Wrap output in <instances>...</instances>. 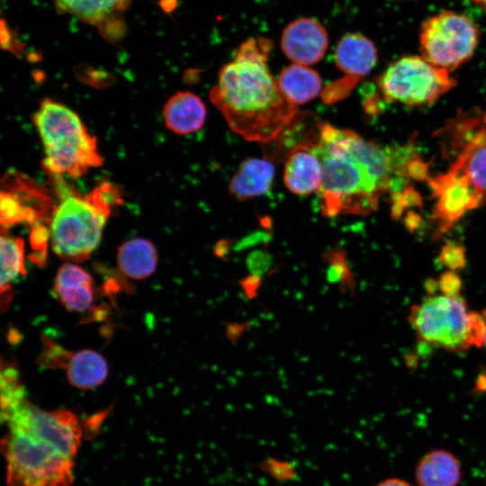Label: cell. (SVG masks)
<instances>
[{
    "instance_id": "83f0119b",
    "label": "cell",
    "mask_w": 486,
    "mask_h": 486,
    "mask_svg": "<svg viewBox=\"0 0 486 486\" xmlns=\"http://www.w3.org/2000/svg\"><path fill=\"white\" fill-rule=\"evenodd\" d=\"M440 294L454 297L461 295L463 281L461 276L453 270L444 272L436 280Z\"/></svg>"
},
{
    "instance_id": "cb8c5ba5",
    "label": "cell",
    "mask_w": 486,
    "mask_h": 486,
    "mask_svg": "<svg viewBox=\"0 0 486 486\" xmlns=\"http://www.w3.org/2000/svg\"><path fill=\"white\" fill-rule=\"evenodd\" d=\"M322 257L328 263L327 280L330 284H339L342 292L354 294L356 287V278L348 265L346 250L337 245L324 251Z\"/></svg>"
},
{
    "instance_id": "e0dca14e",
    "label": "cell",
    "mask_w": 486,
    "mask_h": 486,
    "mask_svg": "<svg viewBox=\"0 0 486 486\" xmlns=\"http://www.w3.org/2000/svg\"><path fill=\"white\" fill-rule=\"evenodd\" d=\"M276 81L282 93L295 105L313 100L322 86L317 71L296 63L284 68Z\"/></svg>"
},
{
    "instance_id": "484cf974",
    "label": "cell",
    "mask_w": 486,
    "mask_h": 486,
    "mask_svg": "<svg viewBox=\"0 0 486 486\" xmlns=\"http://www.w3.org/2000/svg\"><path fill=\"white\" fill-rule=\"evenodd\" d=\"M438 261L448 270L456 271L466 265L465 248L463 244L448 240L442 247Z\"/></svg>"
},
{
    "instance_id": "836d02e7",
    "label": "cell",
    "mask_w": 486,
    "mask_h": 486,
    "mask_svg": "<svg viewBox=\"0 0 486 486\" xmlns=\"http://www.w3.org/2000/svg\"><path fill=\"white\" fill-rule=\"evenodd\" d=\"M248 327V323H229L226 325V336L229 338V340L232 344H236V342L241 338L243 333L246 331V329Z\"/></svg>"
},
{
    "instance_id": "44dd1931",
    "label": "cell",
    "mask_w": 486,
    "mask_h": 486,
    "mask_svg": "<svg viewBox=\"0 0 486 486\" xmlns=\"http://www.w3.org/2000/svg\"><path fill=\"white\" fill-rule=\"evenodd\" d=\"M460 480L457 460L449 453L436 450L418 464L417 481L420 486H454Z\"/></svg>"
},
{
    "instance_id": "f35d334b",
    "label": "cell",
    "mask_w": 486,
    "mask_h": 486,
    "mask_svg": "<svg viewBox=\"0 0 486 486\" xmlns=\"http://www.w3.org/2000/svg\"><path fill=\"white\" fill-rule=\"evenodd\" d=\"M477 4L481 5L486 11V0H472Z\"/></svg>"
},
{
    "instance_id": "4dcf8cb0",
    "label": "cell",
    "mask_w": 486,
    "mask_h": 486,
    "mask_svg": "<svg viewBox=\"0 0 486 486\" xmlns=\"http://www.w3.org/2000/svg\"><path fill=\"white\" fill-rule=\"evenodd\" d=\"M238 284L247 299L253 300L258 294L262 284V276L260 274H250L239 280Z\"/></svg>"
},
{
    "instance_id": "d6986e66",
    "label": "cell",
    "mask_w": 486,
    "mask_h": 486,
    "mask_svg": "<svg viewBox=\"0 0 486 486\" xmlns=\"http://www.w3.org/2000/svg\"><path fill=\"white\" fill-rule=\"evenodd\" d=\"M66 369L70 384L82 390L99 386L108 374V366L104 356L90 349L71 354Z\"/></svg>"
},
{
    "instance_id": "2e32d148",
    "label": "cell",
    "mask_w": 486,
    "mask_h": 486,
    "mask_svg": "<svg viewBox=\"0 0 486 486\" xmlns=\"http://www.w3.org/2000/svg\"><path fill=\"white\" fill-rule=\"evenodd\" d=\"M206 113L205 104L201 98L187 91L176 93L163 109L166 128L180 135L199 130L205 122Z\"/></svg>"
},
{
    "instance_id": "5b68a950",
    "label": "cell",
    "mask_w": 486,
    "mask_h": 486,
    "mask_svg": "<svg viewBox=\"0 0 486 486\" xmlns=\"http://www.w3.org/2000/svg\"><path fill=\"white\" fill-rule=\"evenodd\" d=\"M9 486H70L73 460L51 444L25 431L8 428L2 439Z\"/></svg>"
},
{
    "instance_id": "d6a6232c",
    "label": "cell",
    "mask_w": 486,
    "mask_h": 486,
    "mask_svg": "<svg viewBox=\"0 0 486 486\" xmlns=\"http://www.w3.org/2000/svg\"><path fill=\"white\" fill-rule=\"evenodd\" d=\"M268 256L262 252H256L248 258V266L251 269V274H260L269 266Z\"/></svg>"
},
{
    "instance_id": "8992f818",
    "label": "cell",
    "mask_w": 486,
    "mask_h": 486,
    "mask_svg": "<svg viewBox=\"0 0 486 486\" xmlns=\"http://www.w3.org/2000/svg\"><path fill=\"white\" fill-rule=\"evenodd\" d=\"M470 318L471 311L461 295L432 294L410 307L408 321L418 340L459 352L471 347Z\"/></svg>"
},
{
    "instance_id": "9c48e42d",
    "label": "cell",
    "mask_w": 486,
    "mask_h": 486,
    "mask_svg": "<svg viewBox=\"0 0 486 486\" xmlns=\"http://www.w3.org/2000/svg\"><path fill=\"white\" fill-rule=\"evenodd\" d=\"M2 418L8 428L30 433L58 449L74 460L80 445L82 431L75 414L66 410L46 411L24 397L2 407Z\"/></svg>"
},
{
    "instance_id": "ba28073f",
    "label": "cell",
    "mask_w": 486,
    "mask_h": 486,
    "mask_svg": "<svg viewBox=\"0 0 486 486\" xmlns=\"http://www.w3.org/2000/svg\"><path fill=\"white\" fill-rule=\"evenodd\" d=\"M454 84L448 71L416 56H405L392 62L377 81L385 101L410 106L433 104Z\"/></svg>"
},
{
    "instance_id": "52a82bcc",
    "label": "cell",
    "mask_w": 486,
    "mask_h": 486,
    "mask_svg": "<svg viewBox=\"0 0 486 486\" xmlns=\"http://www.w3.org/2000/svg\"><path fill=\"white\" fill-rule=\"evenodd\" d=\"M480 38L477 25L466 15L443 11L428 18L419 32L422 58L450 72L468 61Z\"/></svg>"
},
{
    "instance_id": "30bf717a",
    "label": "cell",
    "mask_w": 486,
    "mask_h": 486,
    "mask_svg": "<svg viewBox=\"0 0 486 486\" xmlns=\"http://www.w3.org/2000/svg\"><path fill=\"white\" fill-rule=\"evenodd\" d=\"M427 180L433 197L436 199L432 212V219L438 221L435 232L436 238L454 227L466 211L486 202L466 177L451 168Z\"/></svg>"
},
{
    "instance_id": "4fadbf2b",
    "label": "cell",
    "mask_w": 486,
    "mask_h": 486,
    "mask_svg": "<svg viewBox=\"0 0 486 486\" xmlns=\"http://www.w3.org/2000/svg\"><path fill=\"white\" fill-rule=\"evenodd\" d=\"M335 62L346 76L360 80L375 66L377 49L365 36L360 33H347L336 46Z\"/></svg>"
},
{
    "instance_id": "5bb4252c",
    "label": "cell",
    "mask_w": 486,
    "mask_h": 486,
    "mask_svg": "<svg viewBox=\"0 0 486 486\" xmlns=\"http://www.w3.org/2000/svg\"><path fill=\"white\" fill-rule=\"evenodd\" d=\"M274 163L264 158H248L238 166L229 184L231 197L247 201L268 193L274 178Z\"/></svg>"
},
{
    "instance_id": "f1b7e54d",
    "label": "cell",
    "mask_w": 486,
    "mask_h": 486,
    "mask_svg": "<svg viewBox=\"0 0 486 486\" xmlns=\"http://www.w3.org/2000/svg\"><path fill=\"white\" fill-rule=\"evenodd\" d=\"M119 14L112 15L104 22L98 27L104 37L112 40H118L122 37L126 32V26L122 19L118 17Z\"/></svg>"
},
{
    "instance_id": "ab89813d",
    "label": "cell",
    "mask_w": 486,
    "mask_h": 486,
    "mask_svg": "<svg viewBox=\"0 0 486 486\" xmlns=\"http://www.w3.org/2000/svg\"><path fill=\"white\" fill-rule=\"evenodd\" d=\"M484 345L486 346V337H485V341H484Z\"/></svg>"
},
{
    "instance_id": "8fae6325",
    "label": "cell",
    "mask_w": 486,
    "mask_h": 486,
    "mask_svg": "<svg viewBox=\"0 0 486 486\" xmlns=\"http://www.w3.org/2000/svg\"><path fill=\"white\" fill-rule=\"evenodd\" d=\"M328 46L325 27L310 17L293 20L284 29L281 49L293 63L309 66L324 57Z\"/></svg>"
},
{
    "instance_id": "3957f363",
    "label": "cell",
    "mask_w": 486,
    "mask_h": 486,
    "mask_svg": "<svg viewBox=\"0 0 486 486\" xmlns=\"http://www.w3.org/2000/svg\"><path fill=\"white\" fill-rule=\"evenodd\" d=\"M33 121L44 148V165L50 172L78 177L102 164L94 137L68 107L45 99Z\"/></svg>"
},
{
    "instance_id": "603a6c76",
    "label": "cell",
    "mask_w": 486,
    "mask_h": 486,
    "mask_svg": "<svg viewBox=\"0 0 486 486\" xmlns=\"http://www.w3.org/2000/svg\"><path fill=\"white\" fill-rule=\"evenodd\" d=\"M23 241L8 233L1 235V292H8L11 283L24 274Z\"/></svg>"
},
{
    "instance_id": "e575fe53",
    "label": "cell",
    "mask_w": 486,
    "mask_h": 486,
    "mask_svg": "<svg viewBox=\"0 0 486 486\" xmlns=\"http://www.w3.org/2000/svg\"><path fill=\"white\" fill-rule=\"evenodd\" d=\"M230 248L231 241L230 239L223 238L214 244L212 250L216 257L222 260H227V256L230 252Z\"/></svg>"
},
{
    "instance_id": "74e56055",
    "label": "cell",
    "mask_w": 486,
    "mask_h": 486,
    "mask_svg": "<svg viewBox=\"0 0 486 486\" xmlns=\"http://www.w3.org/2000/svg\"><path fill=\"white\" fill-rule=\"evenodd\" d=\"M377 486H410V485L399 479H389V480L382 482Z\"/></svg>"
},
{
    "instance_id": "8d00e7d4",
    "label": "cell",
    "mask_w": 486,
    "mask_h": 486,
    "mask_svg": "<svg viewBox=\"0 0 486 486\" xmlns=\"http://www.w3.org/2000/svg\"><path fill=\"white\" fill-rule=\"evenodd\" d=\"M177 4V0H160L159 5L165 13L172 12Z\"/></svg>"
},
{
    "instance_id": "d4e9b609",
    "label": "cell",
    "mask_w": 486,
    "mask_h": 486,
    "mask_svg": "<svg viewBox=\"0 0 486 486\" xmlns=\"http://www.w3.org/2000/svg\"><path fill=\"white\" fill-rule=\"evenodd\" d=\"M36 212L32 208L22 205L14 194L10 193L1 194V223L3 227L22 222L33 221Z\"/></svg>"
},
{
    "instance_id": "7c38bea8",
    "label": "cell",
    "mask_w": 486,
    "mask_h": 486,
    "mask_svg": "<svg viewBox=\"0 0 486 486\" xmlns=\"http://www.w3.org/2000/svg\"><path fill=\"white\" fill-rule=\"evenodd\" d=\"M53 291L59 302L69 310L86 311L94 302L92 276L76 264L65 263L59 267Z\"/></svg>"
},
{
    "instance_id": "f546056e",
    "label": "cell",
    "mask_w": 486,
    "mask_h": 486,
    "mask_svg": "<svg viewBox=\"0 0 486 486\" xmlns=\"http://www.w3.org/2000/svg\"><path fill=\"white\" fill-rule=\"evenodd\" d=\"M428 166L429 163L423 161L419 155H417L415 158L410 159L406 166V177H410L420 181L428 179Z\"/></svg>"
},
{
    "instance_id": "4316f807",
    "label": "cell",
    "mask_w": 486,
    "mask_h": 486,
    "mask_svg": "<svg viewBox=\"0 0 486 486\" xmlns=\"http://www.w3.org/2000/svg\"><path fill=\"white\" fill-rule=\"evenodd\" d=\"M359 80L345 76L332 85L328 86L322 92V98L327 103H333L345 97Z\"/></svg>"
},
{
    "instance_id": "277c9868",
    "label": "cell",
    "mask_w": 486,
    "mask_h": 486,
    "mask_svg": "<svg viewBox=\"0 0 486 486\" xmlns=\"http://www.w3.org/2000/svg\"><path fill=\"white\" fill-rule=\"evenodd\" d=\"M115 194L103 184L85 197L64 198L53 211L49 235L52 250L73 262L86 260L100 244Z\"/></svg>"
},
{
    "instance_id": "ffe728a7",
    "label": "cell",
    "mask_w": 486,
    "mask_h": 486,
    "mask_svg": "<svg viewBox=\"0 0 486 486\" xmlns=\"http://www.w3.org/2000/svg\"><path fill=\"white\" fill-rule=\"evenodd\" d=\"M117 261L124 274L132 279H143L156 270L158 253L149 240L138 238L124 242L119 248Z\"/></svg>"
},
{
    "instance_id": "1f68e13d",
    "label": "cell",
    "mask_w": 486,
    "mask_h": 486,
    "mask_svg": "<svg viewBox=\"0 0 486 486\" xmlns=\"http://www.w3.org/2000/svg\"><path fill=\"white\" fill-rule=\"evenodd\" d=\"M1 45L3 49L15 53L22 50V44L15 39L14 32L9 28L4 18L1 19Z\"/></svg>"
},
{
    "instance_id": "7a4b0ae2",
    "label": "cell",
    "mask_w": 486,
    "mask_h": 486,
    "mask_svg": "<svg viewBox=\"0 0 486 486\" xmlns=\"http://www.w3.org/2000/svg\"><path fill=\"white\" fill-rule=\"evenodd\" d=\"M302 147L311 150L322 166L318 194L323 216H364L377 210L393 175L388 148L327 122L320 124L312 143Z\"/></svg>"
},
{
    "instance_id": "d590c367",
    "label": "cell",
    "mask_w": 486,
    "mask_h": 486,
    "mask_svg": "<svg viewBox=\"0 0 486 486\" xmlns=\"http://www.w3.org/2000/svg\"><path fill=\"white\" fill-rule=\"evenodd\" d=\"M404 223L407 229L410 231L414 230L421 223V218L418 214L409 212V213L404 218Z\"/></svg>"
},
{
    "instance_id": "9a60e30c",
    "label": "cell",
    "mask_w": 486,
    "mask_h": 486,
    "mask_svg": "<svg viewBox=\"0 0 486 486\" xmlns=\"http://www.w3.org/2000/svg\"><path fill=\"white\" fill-rule=\"evenodd\" d=\"M284 182L297 195L318 193L322 183V166L318 157L304 147L292 150L284 165Z\"/></svg>"
},
{
    "instance_id": "7402d4cb",
    "label": "cell",
    "mask_w": 486,
    "mask_h": 486,
    "mask_svg": "<svg viewBox=\"0 0 486 486\" xmlns=\"http://www.w3.org/2000/svg\"><path fill=\"white\" fill-rule=\"evenodd\" d=\"M132 0H54L58 13L69 14L82 22L99 25L105 19L119 14Z\"/></svg>"
},
{
    "instance_id": "ac0fdd59",
    "label": "cell",
    "mask_w": 486,
    "mask_h": 486,
    "mask_svg": "<svg viewBox=\"0 0 486 486\" xmlns=\"http://www.w3.org/2000/svg\"><path fill=\"white\" fill-rule=\"evenodd\" d=\"M449 168L466 177L486 202V127L460 151Z\"/></svg>"
},
{
    "instance_id": "6da1fadb",
    "label": "cell",
    "mask_w": 486,
    "mask_h": 486,
    "mask_svg": "<svg viewBox=\"0 0 486 486\" xmlns=\"http://www.w3.org/2000/svg\"><path fill=\"white\" fill-rule=\"evenodd\" d=\"M270 40L249 38L222 67L210 91L213 105L228 125L246 140H277L295 121L298 109L280 90L267 65Z\"/></svg>"
}]
</instances>
